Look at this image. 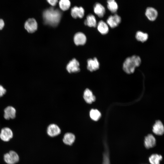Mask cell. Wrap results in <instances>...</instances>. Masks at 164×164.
I'll use <instances>...</instances> for the list:
<instances>
[{
	"mask_svg": "<svg viewBox=\"0 0 164 164\" xmlns=\"http://www.w3.org/2000/svg\"><path fill=\"white\" fill-rule=\"evenodd\" d=\"M62 16L61 12L58 9L51 7L45 10L43 14L44 23L55 27L58 25Z\"/></svg>",
	"mask_w": 164,
	"mask_h": 164,
	"instance_id": "6da1fadb",
	"label": "cell"
},
{
	"mask_svg": "<svg viewBox=\"0 0 164 164\" xmlns=\"http://www.w3.org/2000/svg\"><path fill=\"white\" fill-rule=\"evenodd\" d=\"M141 63L140 57L137 55H133L127 58L124 61L123 69L128 74L134 72L136 67H139Z\"/></svg>",
	"mask_w": 164,
	"mask_h": 164,
	"instance_id": "7a4b0ae2",
	"label": "cell"
},
{
	"mask_svg": "<svg viewBox=\"0 0 164 164\" xmlns=\"http://www.w3.org/2000/svg\"><path fill=\"white\" fill-rule=\"evenodd\" d=\"M19 159L18 154L13 151H11L4 155V160L8 164H15L19 161Z\"/></svg>",
	"mask_w": 164,
	"mask_h": 164,
	"instance_id": "3957f363",
	"label": "cell"
},
{
	"mask_svg": "<svg viewBox=\"0 0 164 164\" xmlns=\"http://www.w3.org/2000/svg\"><path fill=\"white\" fill-rule=\"evenodd\" d=\"M25 29L29 33H32L35 32L38 27L37 23L34 18H29L25 23Z\"/></svg>",
	"mask_w": 164,
	"mask_h": 164,
	"instance_id": "277c9868",
	"label": "cell"
},
{
	"mask_svg": "<svg viewBox=\"0 0 164 164\" xmlns=\"http://www.w3.org/2000/svg\"><path fill=\"white\" fill-rule=\"evenodd\" d=\"M121 18L119 15L114 14L110 15L107 20V23L110 27L112 28L117 27L121 23Z\"/></svg>",
	"mask_w": 164,
	"mask_h": 164,
	"instance_id": "5b68a950",
	"label": "cell"
},
{
	"mask_svg": "<svg viewBox=\"0 0 164 164\" xmlns=\"http://www.w3.org/2000/svg\"><path fill=\"white\" fill-rule=\"evenodd\" d=\"M13 136V132L9 128L5 127L1 129L0 133V138L2 141L8 142Z\"/></svg>",
	"mask_w": 164,
	"mask_h": 164,
	"instance_id": "8992f818",
	"label": "cell"
},
{
	"mask_svg": "<svg viewBox=\"0 0 164 164\" xmlns=\"http://www.w3.org/2000/svg\"><path fill=\"white\" fill-rule=\"evenodd\" d=\"M4 112V117L6 120L14 119L16 117V111L13 106H7L5 108Z\"/></svg>",
	"mask_w": 164,
	"mask_h": 164,
	"instance_id": "52a82bcc",
	"label": "cell"
},
{
	"mask_svg": "<svg viewBox=\"0 0 164 164\" xmlns=\"http://www.w3.org/2000/svg\"><path fill=\"white\" fill-rule=\"evenodd\" d=\"M48 135L50 137H53L59 135L61 133V130L56 125L51 124L48 127L47 130Z\"/></svg>",
	"mask_w": 164,
	"mask_h": 164,
	"instance_id": "ba28073f",
	"label": "cell"
},
{
	"mask_svg": "<svg viewBox=\"0 0 164 164\" xmlns=\"http://www.w3.org/2000/svg\"><path fill=\"white\" fill-rule=\"evenodd\" d=\"M79 63L75 59L70 61L67 66V69L69 73L79 72L80 70Z\"/></svg>",
	"mask_w": 164,
	"mask_h": 164,
	"instance_id": "9c48e42d",
	"label": "cell"
},
{
	"mask_svg": "<svg viewBox=\"0 0 164 164\" xmlns=\"http://www.w3.org/2000/svg\"><path fill=\"white\" fill-rule=\"evenodd\" d=\"M145 15L148 19L151 21H154L157 18L158 12L155 8L152 7H148L145 11Z\"/></svg>",
	"mask_w": 164,
	"mask_h": 164,
	"instance_id": "30bf717a",
	"label": "cell"
},
{
	"mask_svg": "<svg viewBox=\"0 0 164 164\" xmlns=\"http://www.w3.org/2000/svg\"><path fill=\"white\" fill-rule=\"evenodd\" d=\"M84 13V10L81 7H79L74 6L71 9V14L72 16L74 18H82Z\"/></svg>",
	"mask_w": 164,
	"mask_h": 164,
	"instance_id": "8fae6325",
	"label": "cell"
},
{
	"mask_svg": "<svg viewBox=\"0 0 164 164\" xmlns=\"http://www.w3.org/2000/svg\"><path fill=\"white\" fill-rule=\"evenodd\" d=\"M75 138V136L74 134L70 132H67L64 135L62 141L65 145L71 146L74 142Z\"/></svg>",
	"mask_w": 164,
	"mask_h": 164,
	"instance_id": "7c38bea8",
	"label": "cell"
},
{
	"mask_svg": "<svg viewBox=\"0 0 164 164\" xmlns=\"http://www.w3.org/2000/svg\"><path fill=\"white\" fill-rule=\"evenodd\" d=\"M86 36L83 33L78 32L75 35L74 41L76 45H84L86 43Z\"/></svg>",
	"mask_w": 164,
	"mask_h": 164,
	"instance_id": "4fadbf2b",
	"label": "cell"
},
{
	"mask_svg": "<svg viewBox=\"0 0 164 164\" xmlns=\"http://www.w3.org/2000/svg\"><path fill=\"white\" fill-rule=\"evenodd\" d=\"M87 68L90 71L92 72L98 69L99 67V63L97 58L90 59L87 61Z\"/></svg>",
	"mask_w": 164,
	"mask_h": 164,
	"instance_id": "5bb4252c",
	"label": "cell"
},
{
	"mask_svg": "<svg viewBox=\"0 0 164 164\" xmlns=\"http://www.w3.org/2000/svg\"><path fill=\"white\" fill-rule=\"evenodd\" d=\"M156 144V140L152 134H149L145 137L144 145L145 148L149 149L154 147Z\"/></svg>",
	"mask_w": 164,
	"mask_h": 164,
	"instance_id": "9a60e30c",
	"label": "cell"
},
{
	"mask_svg": "<svg viewBox=\"0 0 164 164\" xmlns=\"http://www.w3.org/2000/svg\"><path fill=\"white\" fill-rule=\"evenodd\" d=\"M152 131L156 135H162L163 134L164 128L160 121L159 120L156 122L153 126Z\"/></svg>",
	"mask_w": 164,
	"mask_h": 164,
	"instance_id": "2e32d148",
	"label": "cell"
},
{
	"mask_svg": "<svg viewBox=\"0 0 164 164\" xmlns=\"http://www.w3.org/2000/svg\"><path fill=\"white\" fill-rule=\"evenodd\" d=\"M83 97L85 101L88 104H91L95 101L96 98L92 91L87 88L84 91Z\"/></svg>",
	"mask_w": 164,
	"mask_h": 164,
	"instance_id": "e0dca14e",
	"label": "cell"
},
{
	"mask_svg": "<svg viewBox=\"0 0 164 164\" xmlns=\"http://www.w3.org/2000/svg\"><path fill=\"white\" fill-rule=\"evenodd\" d=\"M94 10L95 13L100 18L103 17L105 13V8L99 3H97L94 5Z\"/></svg>",
	"mask_w": 164,
	"mask_h": 164,
	"instance_id": "ac0fdd59",
	"label": "cell"
},
{
	"mask_svg": "<svg viewBox=\"0 0 164 164\" xmlns=\"http://www.w3.org/2000/svg\"><path fill=\"white\" fill-rule=\"evenodd\" d=\"M97 29L99 32L102 35L107 34L109 31L108 25L102 20H101L98 23Z\"/></svg>",
	"mask_w": 164,
	"mask_h": 164,
	"instance_id": "d6986e66",
	"label": "cell"
},
{
	"mask_svg": "<svg viewBox=\"0 0 164 164\" xmlns=\"http://www.w3.org/2000/svg\"><path fill=\"white\" fill-rule=\"evenodd\" d=\"M85 25L90 27H95L97 26V21L95 16L93 15H88L84 22Z\"/></svg>",
	"mask_w": 164,
	"mask_h": 164,
	"instance_id": "ffe728a7",
	"label": "cell"
},
{
	"mask_svg": "<svg viewBox=\"0 0 164 164\" xmlns=\"http://www.w3.org/2000/svg\"><path fill=\"white\" fill-rule=\"evenodd\" d=\"M107 8L112 13H115L117 11L118 6L115 0H107Z\"/></svg>",
	"mask_w": 164,
	"mask_h": 164,
	"instance_id": "44dd1931",
	"label": "cell"
},
{
	"mask_svg": "<svg viewBox=\"0 0 164 164\" xmlns=\"http://www.w3.org/2000/svg\"><path fill=\"white\" fill-rule=\"evenodd\" d=\"M104 152L103 154L102 164H110L109 151L108 145L105 143L104 144Z\"/></svg>",
	"mask_w": 164,
	"mask_h": 164,
	"instance_id": "7402d4cb",
	"label": "cell"
},
{
	"mask_svg": "<svg viewBox=\"0 0 164 164\" xmlns=\"http://www.w3.org/2000/svg\"><path fill=\"white\" fill-rule=\"evenodd\" d=\"M162 159L161 155L157 154L152 155L149 158V162L151 164H160V162Z\"/></svg>",
	"mask_w": 164,
	"mask_h": 164,
	"instance_id": "603a6c76",
	"label": "cell"
},
{
	"mask_svg": "<svg viewBox=\"0 0 164 164\" xmlns=\"http://www.w3.org/2000/svg\"><path fill=\"white\" fill-rule=\"evenodd\" d=\"M135 38L137 40L143 43L147 40L148 35L147 33L138 31L136 33Z\"/></svg>",
	"mask_w": 164,
	"mask_h": 164,
	"instance_id": "cb8c5ba5",
	"label": "cell"
},
{
	"mask_svg": "<svg viewBox=\"0 0 164 164\" xmlns=\"http://www.w3.org/2000/svg\"><path fill=\"white\" fill-rule=\"evenodd\" d=\"M100 112L96 109H92L90 112V116L92 119L95 121L98 120L101 117Z\"/></svg>",
	"mask_w": 164,
	"mask_h": 164,
	"instance_id": "d4e9b609",
	"label": "cell"
},
{
	"mask_svg": "<svg viewBox=\"0 0 164 164\" xmlns=\"http://www.w3.org/2000/svg\"><path fill=\"white\" fill-rule=\"evenodd\" d=\"M59 5L60 9L65 11L69 8L70 6V2L69 0H60Z\"/></svg>",
	"mask_w": 164,
	"mask_h": 164,
	"instance_id": "484cf974",
	"label": "cell"
},
{
	"mask_svg": "<svg viewBox=\"0 0 164 164\" xmlns=\"http://www.w3.org/2000/svg\"><path fill=\"white\" fill-rule=\"evenodd\" d=\"M6 92V89L2 85H0V97L3 96Z\"/></svg>",
	"mask_w": 164,
	"mask_h": 164,
	"instance_id": "4316f807",
	"label": "cell"
},
{
	"mask_svg": "<svg viewBox=\"0 0 164 164\" xmlns=\"http://www.w3.org/2000/svg\"><path fill=\"white\" fill-rule=\"evenodd\" d=\"M52 6H55L58 2V0H46Z\"/></svg>",
	"mask_w": 164,
	"mask_h": 164,
	"instance_id": "83f0119b",
	"label": "cell"
},
{
	"mask_svg": "<svg viewBox=\"0 0 164 164\" xmlns=\"http://www.w3.org/2000/svg\"><path fill=\"white\" fill-rule=\"evenodd\" d=\"M5 23L4 21L0 19V30L2 29L4 27Z\"/></svg>",
	"mask_w": 164,
	"mask_h": 164,
	"instance_id": "f1b7e54d",
	"label": "cell"
}]
</instances>
